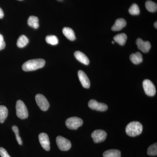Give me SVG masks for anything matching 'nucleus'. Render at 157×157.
<instances>
[{"label": "nucleus", "mask_w": 157, "mask_h": 157, "mask_svg": "<svg viewBox=\"0 0 157 157\" xmlns=\"http://www.w3.org/2000/svg\"><path fill=\"white\" fill-rule=\"evenodd\" d=\"M28 24L33 28L38 29L39 26V18L36 16H30L28 20Z\"/></svg>", "instance_id": "f3484780"}, {"label": "nucleus", "mask_w": 157, "mask_h": 157, "mask_svg": "<svg viewBox=\"0 0 157 157\" xmlns=\"http://www.w3.org/2000/svg\"><path fill=\"white\" fill-rule=\"evenodd\" d=\"M18 1H22V0H18Z\"/></svg>", "instance_id": "473e14b6"}, {"label": "nucleus", "mask_w": 157, "mask_h": 157, "mask_svg": "<svg viewBox=\"0 0 157 157\" xmlns=\"http://www.w3.org/2000/svg\"><path fill=\"white\" fill-rule=\"evenodd\" d=\"M145 7L147 11L151 12H155L157 11V5L156 3L151 1H147L145 3Z\"/></svg>", "instance_id": "4be33fe9"}, {"label": "nucleus", "mask_w": 157, "mask_h": 157, "mask_svg": "<svg viewBox=\"0 0 157 157\" xmlns=\"http://www.w3.org/2000/svg\"><path fill=\"white\" fill-rule=\"evenodd\" d=\"M57 1H59V2H63V0H57Z\"/></svg>", "instance_id": "7c9ffc66"}, {"label": "nucleus", "mask_w": 157, "mask_h": 157, "mask_svg": "<svg viewBox=\"0 0 157 157\" xmlns=\"http://www.w3.org/2000/svg\"><path fill=\"white\" fill-rule=\"evenodd\" d=\"M29 42L28 38L25 35H21L17 39V47H19V48H22L27 45Z\"/></svg>", "instance_id": "aec40b11"}, {"label": "nucleus", "mask_w": 157, "mask_h": 157, "mask_svg": "<svg viewBox=\"0 0 157 157\" xmlns=\"http://www.w3.org/2000/svg\"><path fill=\"white\" fill-rule=\"evenodd\" d=\"M45 40L48 44L52 45H56L59 43V40L57 37L53 35L47 36L45 38Z\"/></svg>", "instance_id": "5701e85b"}, {"label": "nucleus", "mask_w": 157, "mask_h": 157, "mask_svg": "<svg viewBox=\"0 0 157 157\" xmlns=\"http://www.w3.org/2000/svg\"><path fill=\"white\" fill-rule=\"evenodd\" d=\"M130 59L133 63L136 65L140 64L143 61L142 54L139 52H136L135 53L131 54Z\"/></svg>", "instance_id": "dca6fc26"}, {"label": "nucleus", "mask_w": 157, "mask_h": 157, "mask_svg": "<svg viewBox=\"0 0 157 157\" xmlns=\"http://www.w3.org/2000/svg\"><path fill=\"white\" fill-rule=\"evenodd\" d=\"M154 26H155V28H156V29L157 28V21H156V22L155 23Z\"/></svg>", "instance_id": "c756f323"}, {"label": "nucleus", "mask_w": 157, "mask_h": 157, "mask_svg": "<svg viewBox=\"0 0 157 157\" xmlns=\"http://www.w3.org/2000/svg\"><path fill=\"white\" fill-rule=\"evenodd\" d=\"M143 130V126L139 122L133 121L128 124L126 128L127 135L131 137H136L140 135Z\"/></svg>", "instance_id": "f03ea898"}, {"label": "nucleus", "mask_w": 157, "mask_h": 157, "mask_svg": "<svg viewBox=\"0 0 157 157\" xmlns=\"http://www.w3.org/2000/svg\"><path fill=\"white\" fill-rule=\"evenodd\" d=\"M136 44L137 48L144 53H147L151 48V45L148 41H144L140 38H138L136 40Z\"/></svg>", "instance_id": "9b49d317"}, {"label": "nucleus", "mask_w": 157, "mask_h": 157, "mask_svg": "<svg viewBox=\"0 0 157 157\" xmlns=\"http://www.w3.org/2000/svg\"><path fill=\"white\" fill-rule=\"evenodd\" d=\"M74 56H75V58L77 59V60H78V61L82 63L83 64L86 65L89 64L90 60L86 56L85 54L82 53L81 52L78 51H76L74 53Z\"/></svg>", "instance_id": "ddd939ff"}, {"label": "nucleus", "mask_w": 157, "mask_h": 157, "mask_svg": "<svg viewBox=\"0 0 157 157\" xmlns=\"http://www.w3.org/2000/svg\"><path fill=\"white\" fill-rule=\"evenodd\" d=\"M4 16V12L2 9L0 8V18H3Z\"/></svg>", "instance_id": "c85d7f7f"}, {"label": "nucleus", "mask_w": 157, "mask_h": 157, "mask_svg": "<svg viewBox=\"0 0 157 157\" xmlns=\"http://www.w3.org/2000/svg\"><path fill=\"white\" fill-rule=\"evenodd\" d=\"M8 115V109L5 106H0V123H3Z\"/></svg>", "instance_id": "412c9836"}, {"label": "nucleus", "mask_w": 157, "mask_h": 157, "mask_svg": "<svg viewBox=\"0 0 157 157\" xmlns=\"http://www.w3.org/2000/svg\"><path fill=\"white\" fill-rule=\"evenodd\" d=\"M103 155L104 157H121V152L118 150H109L104 152Z\"/></svg>", "instance_id": "a211bd4d"}, {"label": "nucleus", "mask_w": 157, "mask_h": 157, "mask_svg": "<svg viewBox=\"0 0 157 157\" xmlns=\"http://www.w3.org/2000/svg\"><path fill=\"white\" fill-rule=\"evenodd\" d=\"M63 33L65 36L70 41H74L76 39L74 31L70 28H64L63 29Z\"/></svg>", "instance_id": "2eb2a0df"}, {"label": "nucleus", "mask_w": 157, "mask_h": 157, "mask_svg": "<svg viewBox=\"0 0 157 157\" xmlns=\"http://www.w3.org/2000/svg\"><path fill=\"white\" fill-rule=\"evenodd\" d=\"M147 154L150 156H156L157 155V143L151 145L147 149Z\"/></svg>", "instance_id": "393cba45"}, {"label": "nucleus", "mask_w": 157, "mask_h": 157, "mask_svg": "<svg viewBox=\"0 0 157 157\" xmlns=\"http://www.w3.org/2000/svg\"><path fill=\"white\" fill-rule=\"evenodd\" d=\"M88 106L91 109L98 111H105L108 109V107L106 104L98 103V101L94 100H90L88 103Z\"/></svg>", "instance_id": "1a4fd4ad"}, {"label": "nucleus", "mask_w": 157, "mask_h": 157, "mask_svg": "<svg viewBox=\"0 0 157 157\" xmlns=\"http://www.w3.org/2000/svg\"><path fill=\"white\" fill-rule=\"evenodd\" d=\"M129 12L132 15H138L140 13V9L137 4H134L129 9Z\"/></svg>", "instance_id": "b1692460"}, {"label": "nucleus", "mask_w": 157, "mask_h": 157, "mask_svg": "<svg viewBox=\"0 0 157 157\" xmlns=\"http://www.w3.org/2000/svg\"><path fill=\"white\" fill-rule=\"evenodd\" d=\"M113 39L120 45H124L126 42L127 36L124 33L119 34L113 37Z\"/></svg>", "instance_id": "6ab92c4d"}, {"label": "nucleus", "mask_w": 157, "mask_h": 157, "mask_svg": "<svg viewBox=\"0 0 157 157\" xmlns=\"http://www.w3.org/2000/svg\"><path fill=\"white\" fill-rule=\"evenodd\" d=\"M91 136L95 143H101L106 140L107 134L103 130H97L92 133Z\"/></svg>", "instance_id": "6e6552de"}, {"label": "nucleus", "mask_w": 157, "mask_h": 157, "mask_svg": "<svg viewBox=\"0 0 157 157\" xmlns=\"http://www.w3.org/2000/svg\"><path fill=\"white\" fill-rule=\"evenodd\" d=\"M126 25L127 22L123 18H119L116 20L111 29L113 31H120L125 27Z\"/></svg>", "instance_id": "4468645a"}, {"label": "nucleus", "mask_w": 157, "mask_h": 157, "mask_svg": "<svg viewBox=\"0 0 157 157\" xmlns=\"http://www.w3.org/2000/svg\"><path fill=\"white\" fill-rule=\"evenodd\" d=\"M83 124V121L80 118L72 117L67 119L66 121V125L68 128L71 130H77Z\"/></svg>", "instance_id": "20e7f679"}, {"label": "nucleus", "mask_w": 157, "mask_h": 157, "mask_svg": "<svg viewBox=\"0 0 157 157\" xmlns=\"http://www.w3.org/2000/svg\"><path fill=\"white\" fill-rule=\"evenodd\" d=\"M12 129L13 132L15 133V135H16V139H17L18 144H20V145H22V141L21 138L19 136V130H18V128L16 126H13L12 127Z\"/></svg>", "instance_id": "a878e982"}, {"label": "nucleus", "mask_w": 157, "mask_h": 157, "mask_svg": "<svg viewBox=\"0 0 157 157\" xmlns=\"http://www.w3.org/2000/svg\"><path fill=\"white\" fill-rule=\"evenodd\" d=\"M0 155L2 157H11L7 151L2 147H0Z\"/></svg>", "instance_id": "bb28decb"}, {"label": "nucleus", "mask_w": 157, "mask_h": 157, "mask_svg": "<svg viewBox=\"0 0 157 157\" xmlns=\"http://www.w3.org/2000/svg\"><path fill=\"white\" fill-rule=\"evenodd\" d=\"M112 43H113V44H114V42H113V41H112Z\"/></svg>", "instance_id": "2f4dec72"}, {"label": "nucleus", "mask_w": 157, "mask_h": 157, "mask_svg": "<svg viewBox=\"0 0 157 157\" xmlns=\"http://www.w3.org/2000/svg\"><path fill=\"white\" fill-rule=\"evenodd\" d=\"M39 141L41 146L46 151L50 150V141L47 134L42 133L39 135Z\"/></svg>", "instance_id": "9d476101"}, {"label": "nucleus", "mask_w": 157, "mask_h": 157, "mask_svg": "<svg viewBox=\"0 0 157 157\" xmlns=\"http://www.w3.org/2000/svg\"><path fill=\"white\" fill-rule=\"evenodd\" d=\"M35 99L37 105L41 110L44 111L48 110L49 107V104L45 96L41 94H38L36 95Z\"/></svg>", "instance_id": "423d86ee"}, {"label": "nucleus", "mask_w": 157, "mask_h": 157, "mask_svg": "<svg viewBox=\"0 0 157 157\" xmlns=\"http://www.w3.org/2000/svg\"><path fill=\"white\" fill-rule=\"evenodd\" d=\"M45 63V61L43 59H33L25 62L23 64L22 68L25 72L34 71L43 67Z\"/></svg>", "instance_id": "f257e3e1"}, {"label": "nucleus", "mask_w": 157, "mask_h": 157, "mask_svg": "<svg viewBox=\"0 0 157 157\" xmlns=\"http://www.w3.org/2000/svg\"><path fill=\"white\" fill-rule=\"evenodd\" d=\"M6 47V43L4 41L2 35L0 34V50H2Z\"/></svg>", "instance_id": "cd10ccee"}, {"label": "nucleus", "mask_w": 157, "mask_h": 157, "mask_svg": "<svg viewBox=\"0 0 157 157\" xmlns=\"http://www.w3.org/2000/svg\"><path fill=\"white\" fill-rule=\"evenodd\" d=\"M16 114L17 117L25 119L28 117L29 113L26 106L22 101L18 100L16 102Z\"/></svg>", "instance_id": "7ed1b4c3"}, {"label": "nucleus", "mask_w": 157, "mask_h": 157, "mask_svg": "<svg viewBox=\"0 0 157 157\" xmlns=\"http://www.w3.org/2000/svg\"><path fill=\"white\" fill-rule=\"evenodd\" d=\"M78 77L82 85L85 88H89L90 82L87 75L82 70H79L78 73Z\"/></svg>", "instance_id": "f8f14e48"}, {"label": "nucleus", "mask_w": 157, "mask_h": 157, "mask_svg": "<svg viewBox=\"0 0 157 157\" xmlns=\"http://www.w3.org/2000/svg\"><path fill=\"white\" fill-rule=\"evenodd\" d=\"M56 142L57 145L60 150L67 151L71 148V142L67 138L61 136H59L56 137Z\"/></svg>", "instance_id": "39448f33"}, {"label": "nucleus", "mask_w": 157, "mask_h": 157, "mask_svg": "<svg viewBox=\"0 0 157 157\" xmlns=\"http://www.w3.org/2000/svg\"><path fill=\"white\" fill-rule=\"evenodd\" d=\"M143 87L147 95L152 97L155 94L156 88L154 84L149 79H145L143 82Z\"/></svg>", "instance_id": "0eeeda50"}]
</instances>
